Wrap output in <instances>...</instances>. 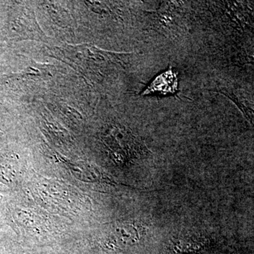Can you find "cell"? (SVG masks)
<instances>
[{
    "label": "cell",
    "mask_w": 254,
    "mask_h": 254,
    "mask_svg": "<svg viewBox=\"0 0 254 254\" xmlns=\"http://www.w3.org/2000/svg\"><path fill=\"white\" fill-rule=\"evenodd\" d=\"M136 227L131 225H123L116 227L110 232L108 241H111V243L115 242L116 245L120 247L136 242L139 239Z\"/></svg>",
    "instance_id": "6da1fadb"
},
{
    "label": "cell",
    "mask_w": 254,
    "mask_h": 254,
    "mask_svg": "<svg viewBox=\"0 0 254 254\" xmlns=\"http://www.w3.org/2000/svg\"><path fill=\"white\" fill-rule=\"evenodd\" d=\"M217 92L221 93V94L225 95L227 98H230V99L234 103H235L237 106L238 107L239 109L240 110V111L243 113L244 115H245V117L246 119H247V121H248L249 123H250L251 125L253 126L254 114L252 110H251L250 108H248V107L244 105L243 103L240 101V100L237 98L236 95L234 94V93H232V92L227 91V90L225 89L218 90V91H217Z\"/></svg>",
    "instance_id": "7a4b0ae2"
}]
</instances>
